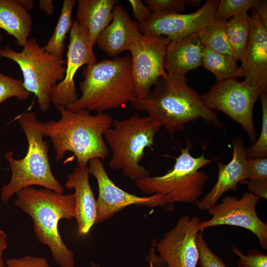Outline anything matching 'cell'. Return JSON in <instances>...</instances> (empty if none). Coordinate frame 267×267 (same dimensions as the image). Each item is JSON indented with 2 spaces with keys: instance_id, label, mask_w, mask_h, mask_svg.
<instances>
[{
  "instance_id": "d4e9b609",
  "label": "cell",
  "mask_w": 267,
  "mask_h": 267,
  "mask_svg": "<svg viewBox=\"0 0 267 267\" xmlns=\"http://www.w3.org/2000/svg\"><path fill=\"white\" fill-rule=\"evenodd\" d=\"M75 0H64L61 13L52 35L43 46L47 53L62 56L66 35L70 32L73 24L72 13L75 5Z\"/></svg>"
},
{
  "instance_id": "7c38bea8",
  "label": "cell",
  "mask_w": 267,
  "mask_h": 267,
  "mask_svg": "<svg viewBox=\"0 0 267 267\" xmlns=\"http://www.w3.org/2000/svg\"><path fill=\"white\" fill-rule=\"evenodd\" d=\"M258 196L247 191L240 198L227 196L208 212L211 218L201 222L199 230L219 225H227L246 229L258 238L260 246L267 250V224L259 218L256 206L260 201Z\"/></svg>"
},
{
  "instance_id": "836d02e7",
  "label": "cell",
  "mask_w": 267,
  "mask_h": 267,
  "mask_svg": "<svg viewBox=\"0 0 267 267\" xmlns=\"http://www.w3.org/2000/svg\"><path fill=\"white\" fill-rule=\"evenodd\" d=\"M6 265L8 267H52L46 258L31 256L8 259Z\"/></svg>"
},
{
  "instance_id": "5b68a950",
  "label": "cell",
  "mask_w": 267,
  "mask_h": 267,
  "mask_svg": "<svg viewBox=\"0 0 267 267\" xmlns=\"http://www.w3.org/2000/svg\"><path fill=\"white\" fill-rule=\"evenodd\" d=\"M15 119L20 124L28 141L25 156L21 159L14 158L9 151L4 153L8 163L11 177L9 181L0 190L1 201L7 205L10 197L20 190L32 185L63 193L64 189L54 176L51 170L48 151L49 145L44 140L41 122L34 112H24Z\"/></svg>"
},
{
  "instance_id": "f1b7e54d",
  "label": "cell",
  "mask_w": 267,
  "mask_h": 267,
  "mask_svg": "<svg viewBox=\"0 0 267 267\" xmlns=\"http://www.w3.org/2000/svg\"><path fill=\"white\" fill-rule=\"evenodd\" d=\"M30 94L24 87L23 81L0 73V104L13 97L22 101L27 99Z\"/></svg>"
},
{
  "instance_id": "ffe728a7",
  "label": "cell",
  "mask_w": 267,
  "mask_h": 267,
  "mask_svg": "<svg viewBox=\"0 0 267 267\" xmlns=\"http://www.w3.org/2000/svg\"><path fill=\"white\" fill-rule=\"evenodd\" d=\"M88 167H78L69 174L66 188L75 190L76 219L79 234H87L95 224L96 216V200L89 182Z\"/></svg>"
},
{
  "instance_id": "8fae6325",
  "label": "cell",
  "mask_w": 267,
  "mask_h": 267,
  "mask_svg": "<svg viewBox=\"0 0 267 267\" xmlns=\"http://www.w3.org/2000/svg\"><path fill=\"white\" fill-rule=\"evenodd\" d=\"M171 42L166 37L144 33L129 49L136 99L145 98L160 78L167 77L165 57Z\"/></svg>"
},
{
  "instance_id": "b9f144b4",
  "label": "cell",
  "mask_w": 267,
  "mask_h": 267,
  "mask_svg": "<svg viewBox=\"0 0 267 267\" xmlns=\"http://www.w3.org/2000/svg\"><path fill=\"white\" fill-rule=\"evenodd\" d=\"M150 258H149V267H156L155 266V264H156L153 258L149 256Z\"/></svg>"
},
{
  "instance_id": "5bb4252c",
  "label": "cell",
  "mask_w": 267,
  "mask_h": 267,
  "mask_svg": "<svg viewBox=\"0 0 267 267\" xmlns=\"http://www.w3.org/2000/svg\"><path fill=\"white\" fill-rule=\"evenodd\" d=\"M66 72L64 79L53 88L51 103L55 107L74 103L79 98L74 83V76L82 66L96 63L88 29L74 20L69 32Z\"/></svg>"
},
{
  "instance_id": "9a60e30c",
  "label": "cell",
  "mask_w": 267,
  "mask_h": 267,
  "mask_svg": "<svg viewBox=\"0 0 267 267\" xmlns=\"http://www.w3.org/2000/svg\"><path fill=\"white\" fill-rule=\"evenodd\" d=\"M220 0H208L198 10L188 14H153L150 20L138 24L141 34L167 37L171 42L197 33L215 19Z\"/></svg>"
},
{
  "instance_id": "d6a6232c",
  "label": "cell",
  "mask_w": 267,
  "mask_h": 267,
  "mask_svg": "<svg viewBox=\"0 0 267 267\" xmlns=\"http://www.w3.org/2000/svg\"><path fill=\"white\" fill-rule=\"evenodd\" d=\"M247 179L267 181V158L247 159Z\"/></svg>"
},
{
  "instance_id": "44dd1931",
  "label": "cell",
  "mask_w": 267,
  "mask_h": 267,
  "mask_svg": "<svg viewBox=\"0 0 267 267\" xmlns=\"http://www.w3.org/2000/svg\"><path fill=\"white\" fill-rule=\"evenodd\" d=\"M117 0H79L76 14L78 23L86 27L93 46L98 35L112 20Z\"/></svg>"
},
{
  "instance_id": "f35d334b",
  "label": "cell",
  "mask_w": 267,
  "mask_h": 267,
  "mask_svg": "<svg viewBox=\"0 0 267 267\" xmlns=\"http://www.w3.org/2000/svg\"><path fill=\"white\" fill-rule=\"evenodd\" d=\"M7 245L6 234L4 231L0 230V267H4L3 253L6 249Z\"/></svg>"
},
{
  "instance_id": "6da1fadb",
  "label": "cell",
  "mask_w": 267,
  "mask_h": 267,
  "mask_svg": "<svg viewBox=\"0 0 267 267\" xmlns=\"http://www.w3.org/2000/svg\"><path fill=\"white\" fill-rule=\"evenodd\" d=\"M130 104L136 110L146 112L172 137L187 123L198 119L223 129L218 116L205 106L201 95L188 86L186 78L167 74L159 80L145 98L135 99Z\"/></svg>"
},
{
  "instance_id": "277c9868",
  "label": "cell",
  "mask_w": 267,
  "mask_h": 267,
  "mask_svg": "<svg viewBox=\"0 0 267 267\" xmlns=\"http://www.w3.org/2000/svg\"><path fill=\"white\" fill-rule=\"evenodd\" d=\"M16 194L15 205L31 217L37 239L48 247L55 263L60 267H74V253L63 242L58 225L61 219L75 218V194H64L32 186Z\"/></svg>"
},
{
  "instance_id": "4dcf8cb0",
  "label": "cell",
  "mask_w": 267,
  "mask_h": 267,
  "mask_svg": "<svg viewBox=\"0 0 267 267\" xmlns=\"http://www.w3.org/2000/svg\"><path fill=\"white\" fill-rule=\"evenodd\" d=\"M153 14L180 13L185 11V0H145Z\"/></svg>"
},
{
  "instance_id": "9c48e42d",
  "label": "cell",
  "mask_w": 267,
  "mask_h": 267,
  "mask_svg": "<svg viewBox=\"0 0 267 267\" xmlns=\"http://www.w3.org/2000/svg\"><path fill=\"white\" fill-rule=\"evenodd\" d=\"M262 92L244 80L232 78L217 82L201 96L208 109L220 110L238 123L253 144L256 140L253 108Z\"/></svg>"
},
{
  "instance_id": "30bf717a",
  "label": "cell",
  "mask_w": 267,
  "mask_h": 267,
  "mask_svg": "<svg viewBox=\"0 0 267 267\" xmlns=\"http://www.w3.org/2000/svg\"><path fill=\"white\" fill-rule=\"evenodd\" d=\"M89 164V175L95 178L98 187L95 224L112 218L117 213L133 205L153 208L162 207L169 210L173 209V206L168 202L165 195L154 194L149 196L141 197L119 187L109 177L100 159H91Z\"/></svg>"
},
{
  "instance_id": "8d00e7d4",
  "label": "cell",
  "mask_w": 267,
  "mask_h": 267,
  "mask_svg": "<svg viewBox=\"0 0 267 267\" xmlns=\"http://www.w3.org/2000/svg\"><path fill=\"white\" fill-rule=\"evenodd\" d=\"M254 9L264 26L267 28V1L260 0Z\"/></svg>"
},
{
  "instance_id": "cb8c5ba5",
  "label": "cell",
  "mask_w": 267,
  "mask_h": 267,
  "mask_svg": "<svg viewBox=\"0 0 267 267\" xmlns=\"http://www.w3.org/2000/svg\"><path fill=\"white\" fill-rule=\"evenodd\" d=\"M251 17L244 12L226 21V30L231 45L233 56L242 61L250 36Z\"/></svg>"
},
{
  "instance_id": "484cf974",
  "label": "cell",
  "mask_w": 267,
  "mask_h": 267,
  "mask_svg": "<svg viewBox=\"0 0 267 267\" xmlns=\"http://www.w3.org/2000/svg\"><path fill=\"white\" fill-rule=\"evenodd\" d=\"M205 46L233 56L226 30V21L215 19L197 32Z\"/></svg>"
},
{
  "instance_id": "74e56055",
  "label": "cell",
  "mask_w": 267,
  "mask_h": 267,
  "mask_svg": "<svg viewBox=\"0 0 267 267\" xmlns=\"http://www.w3.org/2000/svg\"><path fill=\"white\" fill-rule=\"evenodd\" d=\"M39 8L46 15H51L54 11L53 0H40Z\"/></svg>"
},
{
  "instance_id": "7a4b0ae2",
  "label": "cell",
  "mask_w": 267,
  "mask_h": 267,
  "mask_svg": "<svg viewBox=\"0 0 267 267\" xmlns=\"http://www.w3.org/2000/svg\"><path fill=\"white\" fill-rule=\"evenodd\" d=\"M56 108L60 119L41 122V126L44 136L51 140L56 161L67 151L74 154L80 167L87 166L91 159L107 158L109 153L103 137L112 126L111 116L104 112L92 115L86 109L72 112L64 106Z\"/></svg>"
},
{
  "instance_id": "60d3db41",
  "label": "cell",
  "mask_w": 267,
  "mask_h": 267,
  "mask_svg": "<svg viewBox=\"0 0 267 267\" xmlns=\"http://www.w3.org/2000/svg\"><path fill=\"white\" fill-rule=\"evenodd\" d=\"M202 0H185V4L190 7H196L202 3Z\"/></svg>"
},
{
  "instance_id": "7bdbcfd3",
  "label": "cell",
  "mask_w": 267,
  "mask_h": 267,
  "mask_svg": "<svg viewBox=\"0 0 267 267\" xmlns=\"http://www.w3.org/2000/svg\"><path fill=\"white\" fill-rule=\"evenodd\" d=\"M3 39V36L0 32V44L1 43Z\"/></svg>"
},
{
  "instance_id": "7402d4cb",
  "label": "cell",
  "mask_w": 267,
  "mask_h": 267,
  "mask_svg": "<svg viewBox=\"0 0 267 267\" xmlns=\"http://www.w3.org/2000/svg\"><path fill=\"white\" fill-rule=\"evenodd\" d=\"M33 25L31 14L18 0H0V29L14 37L18 46L25 45Z\"/></svg>"
},
{
  "instance_id": "4fadbf2b",
  "label": "cell",
  "mask_w": 267,
  "mask_h": 267,
  "mask_svg": "<svg viewBox=\"0 0 267 267\" xmlns=\"http://www.w3.org/2000/svg\"><path fill=\"white\" fill-rule=\"evenodd\" d=\"M201 222L197 216L180 217L156 244L157 261L164 262L166 267H196L199 258L196 237Z\"/></svg>"
},
{
  "instance_id": "3957f363",
  "label": "cell",
  "mask_w": 267,
  "mask_h": 267,
  "mask_svg": "<svg viewBox=\"0 0 267 267\" xmlns=\"http://www.w3.org/2000/svg\"><path fill=\"white\" fill-rule=\"evenodd\" d=\"M132 65L129 55L87 65L79 85L81 96L65 107L72 112L86 109L97 113L124 107L136 99Z\"/></svg>"
},
{
  "instance_id": "52a82bcc",
  "label": "cell",
  "mask_w": 267,
  "mask_h": 267,
  "mask_svg": "<svg viewBox=\"0 0 267 267\" xmlns=\"http://www.w3.org/2000/svg\"><path fill=\"white\" fill-rule=\"evenodd\" d=\"M191 149L192 144L188 140L186 146L181 148L171 170L162 176H149L136 180V187L144 193L165 195L171 204L174 202L196 204L208 179L207 173L199 170L217 159H207L203 153L194 157L190 153Z\"/></svg>"
},
{
  "instance_id": "e0dca14e",
  "label": "cell",
  "mask_w": 267,
  "mask_h": 267,
  "mask_svg": "<svg viewBox=\"0 0 267 267\" xmlns=\"http://www.w3.org/2000/svg\"><path fill=\"white\" fill-rule=\"evenodd\" d=\"M233 149L230 161L226 164L218 162V176L212 189L197 203L202 211H208L214 207L223 193L228 191H236L237 185L247 179L246 171V148L241 136H236L231 141Z\"/></svg>"
},
{
  "instance_id": "d6986e66",
  "label": "cell",
  "mask_w": 267,
  "mask_h": 267,
  "mask_svg": "<svg viewBox=\"0 0 267 267\" xmlns=\"http://www.w3.org/2000/svg\"><path fill=\"white\" fill-rule=\"evenodd\" d=\"M205 45L198 33L171 42L166 49L164 67L168 75L186 78L187 73L202 65Z\"/></svg>"
},
{
  "instance_id": "ab89813d",
  "label": "cell",
  "mask_w": 267,
  "mask_h": 267,
  "mask_svg": "<svg viewBox=\"0 0 267 267\" xmlns=\"http://www.w3.org/2000/svg\"><path fill=\"white\" fill-rule=\"evenodd\" d=\"M20 4L28 11L34 7V1L32 0H18Z\"/></svg>"
},
{
  "instance_id": "ba28073f",
  "label": "cell",
  "mask_w": 267,
  "mask_h": 267,
  "mask_svg": "<svg viewBox=\"0 0 267 267\" xmlns=\"http://www.w3.org/2000/svg\"><path fill=\"white\" fill-rule=\"evenodd\" d=\"M22 48L17 52L6 45L0 48V57L18 65L24 87L37 96L40 110L45 112L50 108L53 88L64 78L66 60L46 52L34 38H29Z\"/></svg>"
},
{
  "instance_id": "2e32d148",
  "label": "cell",
  "mask_w": 267,
  "mask_h": 267,
  "mask_svg": "<svg viewBox=\"0 0 267 267\" xmlns=\"http://www.w3.org/2000/svg\"><path fill=\"white\" fill-rule=\"evenodd\" d=\"M241 62L240 67L244 80L267 92V28L254 9L248 43Z\"/></svg>"
},
{
  "instance_id": "8992f818",
  "label": "cell",
  "mask_w": 267,
  "mask_h": 267,
  "mask_svg": "<svg viewBox=\"0 0 267 267\" xmlns=\"http://www.w3.org/2000/svg\"><path fill=\"white\" fill-rule=\"evenodd\" d=\"M160 127L148 116L138 114L113 120L111 127L104 134L112 151L110 168L122 170L127 178L134 181L149 176V172L139 163L144 150L153 145Z\"/></svg>"
},
{
  "instance_id": "e575fe53",
  "label": "cell",
  "mask_w": 267,
  "mask_h": 267,
  "mask_svg": "<svg viewBox=\"0 0 267 267\" xmlns=\"http://www.w3.org/2000/svg\"><path fill=\"white\" fill-rule=\"evenodd\" d=\"M133 15L137 24H144L151 18L153 13L140 0H129Z\"/></svg>"
},
{
  "instance_id": "83f0119b",
  "label": "cell",
  "mask_w": 267,
  "mask_h": 267,
  "mask_svg": "<svg viewBox=\"0 0 267 267\" xmlns=\"http://www.w3.org/2000/svg\"><path fill=\"white\" fill-rule=\"evenodd\" d=\"M260 0H221L215 12V18L227 21V19L238 15L252 7H255Z\"/></svg>"
},
{
  "instance_id": "ac0fdd59",
  "label": "cell",
  "mask_w": 267,
  "mask_h": 267,
  "mask_svg": "<svg viewBox=\"0 0 267 267\" xmlns=\"http://www.w3.org/2000/svg\"><path fill=\"white\" fill-rule=\"evenodd\" d=\"M142 36L136 21L133 20L127 11L117 4L113 8L112 21L98 35L96 44L109 56L114 57L129 50Z\"/></svg>"
},
{
  "instance_id": "d590c367",
  "label": "cell",
  "mask_w": 267,
  "mask_h": 267,
  "mask_svg": "<svg viewBox=\"0 0 267 267\" xmlns=\"http://www.w3.org/2000/svg\"><path fill=\"white\" fill-rule=\"evenodd\" d=\"M240 183L247 186L248 192L260 198L267 199V181L245 179Z\"/></svg>"
},
{
  "instance_id": "f546056e",
  "label": "cell",
  "mask_w": 267,
  "mask_h": 267,
  "mask_svg": "<svg viewBox=\"0 0 267 267\" xmlns=\"http://www.w3.org/2000/svg\"><path fill=\"white\" fill-rule=\"evenodd\" d=\"M204 230L199 231L196 244L199 251L200 267H227L223 261L208 246L203 237Z\"/></svg>"
},
{
  "instance_id": "1f68e13d",
  "label": "cell",
  "mask_w": 267,
  "mask_h": 267,
  "mask_svg": "<svg viewBox=\"0 0 267 267\" xmlns=\"http://www.w3.org/2000/svg\"><path fill=\"white\" fill-rule=\"evenodd\" d=\"M232 251L238 257L237 267H267V256L259 250L251 249L244 255L234 247Z\"/></svg>"
},
{
  "instance_id": "4316f807",
  "label": "cell",
  "mask_w": 267,
  "mask_h": 267,
  "mask_svg": "<svg viewBox=\"0 0 267 267\" xmlns=\"http://www.w3.org/2000/svg\"><path fill=\"white\" fill-rule=\"evenodd\" d=\"M260 95L262 109L261 131L259 138L246 148L247 159L267 156V92L263 91Z\"/></svg>"
},
{
  "instance_id": "603a6c76",
  "label": "cell",
  "mask_w": 267,
  "mask_h": 267,
  "mask_svg": "<svg viewBox=\"0 0 267 267\" xmlns=\"http://www.w3.org/2000/svg\"><path fill=\"white\" fill-rule=\"evenodd\" d=\"M202 65L216 77L217 82L242 77V70L232 56L217 52L205 46L202 56Z\"/></svg>"
}]
</instances>
